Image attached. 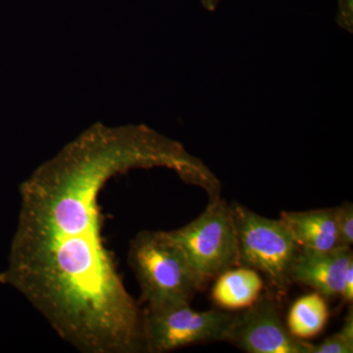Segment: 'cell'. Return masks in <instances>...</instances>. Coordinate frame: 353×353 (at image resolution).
Returning <instances> with one entry per match:
<instances>
[{
	"label": "cell",
	"instance_id": "obj_1",
	"mask_svg": "<svg viewBox=\"0 0 353 353\" xmlns=\"http://www.w3.org/2000/svg\"><path fill=\"white\" fill-rule=\"evenodd\" d=\"M157 167L192 185L208 174L201 159L152 128L97 122L21 183L0 282L80 352H143V310L104 243L99 196L115 176Z\"/></svg>",
	"mask_w": 353,
	"mask_h": 353
},
{
	"label": "cell",
	"instance_id": "obj_2",
	"mask_svg": "<svg viewBox=\"0 0 353 353\" xmlns=\"http://www.w3.org/2000/svg\"><path fill=\"white\" fill-rule=\"evenodd\" d=\"M128 264L146 307L190 303L202 285L185 253L166 231H141L130 241Z\"/></svg>",
	"mask_w": 353,
	"mask_h": 353
},
{
	"label": "cell",
	"instance_id": "obj_3",
	"mask_svg": "<svg viewBox=\"0 0 353 353\" xmlns=\"http://www.w3.org/2000/svg\"><path fill=\"white\" fill-rule=\"evenodd\" d=\"M240 265L263 274L277 294L292 284L290 272L299 248L282 220L253 212L238 202L231 204Z\"/></svg>",
	"mask_w": 353,
	"mask_h": 353
},
{
	"label": "cell",
	"instance_id": "obj_4",
	"mask_svg": "<svg viewBox=\"0 0 353 353\" xmlns=\"http://www.w3.org/2000/svg\"><path fill=\"white\" fill-rule=\"evenodd\" d=\"M166 234L185 253L202 288L240 266L231 206L221 196L210 199L205 210L189 224Z\"/></svg>",
	"mask_w": 353,
	"mask_h": 353
},
{
	"label": "cell",
	"instance_id": "obj_5",
	"mask_svg": "<svg viewBox=\"0 0 353 353\" xmlns=\"http://www.w3.org/2000/svg\"><path fill=\"white\" fill-rule=\"evenodd\" d=\"M234 313L199 311L190 303L174 304L143 310V352L165 353L180 348L224 341Z\"/></svg>",
	"mask_w": 353,
	"mask_h": 353
},
{
	"label": "cell",
	"instance_id": "obj_6",
	"mask_svg": "<svg viewBox=\"0 0 353 353\" xmlns=\"http://www.w3.org/2000/svg\"><path fill=\"white\" fill-rule=\"evenodd\" d=\"M224 341L248 353H311L313 345L290 333L270 294L234 314Z\"/></svg>",
	"mask_w": 353,
	"mask_h": 353
},
{
	"label": "cell",
	"instance_id": "obj_7",
	"mask_svg": "<svg viewBox=\"0 0 353 353\" xmlns=\"http://www.w3.org/2000/svg\"><path fill=\"white\" fill-rule=\"evenodd\" d=\"M353 262L352 248L339 245L330 250L301 248L292 272V283L307 285L325 299L341 296L343 281Z\"/></svg>",
	"mask_w": 353,
	"mask_h": 353
},
{
	"label": "cell",
	"instance_id": "obj_8",
	"mask_svg": "<svg viewBox=\"0 0 353 353\" xmlns=\"http://www.w3.org/2000/svg\"><path fill=\"white\" fill-rule=\"evenodd\" d=\"M280 219L301 248L330 250L339 246L336 208L283 211Z\"/></svg>",
	"mask_w": 353,
	"mask_h": 353
},
{
	"label": "cell",
	"instance_id": "obj_9",
	"mask_svg": "<svg viewBox=\"0 0 353 353\" xmlns=\"http://www.w3.org/2000/svg\"><path fill=\"white\" fill-rule=\"evenodd\" d=\"M212 299L219 307L243 310L261 296L264 282L259 272L245 266H236L215 279Z\"/></svg>",
	"mask_w": 353,
	"mask_h": 353
},
{
	"label": "cell",
	"instance_id": "obj_10",
	"mask_svg": "<svg viewBox=\"0 0 353 353\" xmlns=\"http://www.w3.org/2000/svg\"><path fill=\"white\" fill-rule=\"evenodd\" d=\"M329 308L324 297L318 292L297 299L290 308L288 329L297 339L315 336L328 321Z\"/></svg>",
	"mask_w": 353,
	"mask_h": 353
},
{
	"label": "cell",
	"instance_id": "obj_11",
	"mask_svg": "<svg viewBox=\"0 0 353 353\" xmlns=\"http://www.w3.org/2000/svg\"><path fill=\"white\" fill-rule=\"evenodd\" d=\"M353 352V310L350 307L340 331L324 340L319 345H313L311 353Z\"/></svg>",
	"mask_w": 353,
	"mask_h": 353
},
{
	"label": "cell",
	"instance_id": "obj_12",
	"mask_svg": "<svg viewBox=\"0 0 353 353\" xmlns=\"http://www.w3.org/2000/svg\"><path fill=\"white\" fill-rule=\"evenodd\" d=\"M336 232L339 245L352 248L353 243V205L345 202L336 208Z\"/></svg>",
	"mask_w": 353,
	"mask_h": 353
},
{
	"label": "cell",
	"instance_id": "obj_13",
	"mask_svg": "<svg viewBox=\"0 0 353 353\" xmlns=\"http://www.w3.org/2000/svg\"><path fill=\"white\" fill-rule=\"evenodd\" d=\"M338 6L339 10L336 21H338L339 25L347 31L352 32V0H338Z\"/></svg>",
	"mask_w": 353,
	"mask_h": 353
},
{
	"label": "cell",
	"instance_id": "obj_14",
	"mask_svg": "<svg viewBox=\"0 0 353 353\" xmlns=\"http://www.w3.org/2000/svg\"><path fill=\"white\" fill-rule=\"evenodd\" d=\"M340 297L343 299V303L347 304L353 303V262L350 264L347 272H345Z\"/></svg>",
	"mask_w": 353,
	"mask_h": 353
},
{
	"label": "cell",
	"instance_id": "obj_15",
	"mask_svg": "<svg viewBox=\"0 0 353 353\" xmlns=\"http://www.w3.org/2000/svg\"><path fill=\"white\" fill-rule=\"evenodd\" d=\"M220 1L221 0H201L202 6H203L206 10L210 11V12H213V11L217 9Z\"/></svg>",
	"mask_w": 353,
	"mask_h": 353
}]
</instances>
